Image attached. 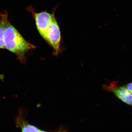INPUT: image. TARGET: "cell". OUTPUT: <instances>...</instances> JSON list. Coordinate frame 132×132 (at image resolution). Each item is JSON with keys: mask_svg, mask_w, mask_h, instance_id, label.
I'll return each mask as SVG.
<instances>
[{"mask_svg": "<svg viewBox=\"0 0 132 132\" xmlns=\"http://www.w3.org/2000/svg\"><path fill=\"white\" fill-rule=\"evenodd\" d=\"M3 37L5 48L16 55L22 62L26 60V52L35 48L34 45L24 39L8 20L5 23Z\"/></svg>", "mask_w": 132, "mask_h": 132, "instance_id": "6da1fadb", "label": "cell"}, {"mask_svg": "<svg viewBox=\"0 0 132 132\" xmlns=\"http://www.w3.org/2000/svg\"><path fill=\"white\" fill-rule=\"evenodd\" d=\"M35 20L36 25L38 32L43 38L45 34L52 23L55 17V11L50 13L47 11H42L36 13L33 8H29Z\"/></svg>", "mask_w": 132, "mask_h": 132, "instance_id": "7a4b0ae2", "label": "cell"}, {"mask_svg": "<svg viewBox=\"0 0 132 132\" xmlns=\"http://www.w3.org/2000/svg\"><path fill=\"white\" fill-rule=\"evenodd\" d=\"M61 35L57 20L55 17L48 29L43 39L51 45L56 54L60 51Z\"/></svg>", "mask_w": 132, "mask_h": 132, "instance_id": "3957f363", "label": "cell"}, {"mask_svg": "<svg viewBox=\"0 0 132 132\" xmlns=\"http://www.w3.org/2000/svg\"><path fill=\"white\" fill-rule=\"evenodd\" d=\"M109 90L118 99L132 108V93L125 85L111 88Z\"/></svg>", "mask_w": 132, "mask_h": 132, "instance_id": "277c9868", "label": "cell"}, {"mask_svg": "<svg viewBox=\"0 0 132 132\" xmlns=\"http://www.w3.org/2000/svg\"><path fill=\"white\" fill-rule=\"evenodd\" d=\"M8 20V15L7 13L2 15L0 20V48L5 49V47L4 41V29L5 22Z\"/></svg>", "mask_w": 132, "mask_h": 132, "instance_id": "5b68a950", "label": "cell"}, {"mask_svg": "<svg viewBox=\"0 0 132 132\" xmlns=\"http://www.w3.org/2000/svg\"><path fill=\"white\" fill-rule=\"evenodd\" d=\"M22 132H39L40 130L34 126L23 123L21 126Z\"/></svg>", "mask_w": 132, "mask_h": 132, "instance_id": "8992f818", "label": "cell"}, {"mask_svg": "<svg viewBox=\"0 0 132 132\" xmlns=\"http://www.w3.org/2000/svg\"><path fill=\"white\" fill-rule=\"evenodd\" d=\"M125 86L132 93V82H129Z\"/></svg>", "mask_w": 132, "mask_h": 132, "instance_id": "52a82bcc", "label": "cell"}, {"mask_svg": "<svg viewBox=\"0 0 132 132\" xmlns=\"http://www.w3.org/2000/svg\"><path fill=\"white\" fill-rule=\"evenodd\" d=\"M39 132H47L45 131H41V130H40V131Z\"/></svg>", "mask_w": 132, "mask_h": 132, "instance_id": "ba28073f", "label": "cell"}]
</instances>
